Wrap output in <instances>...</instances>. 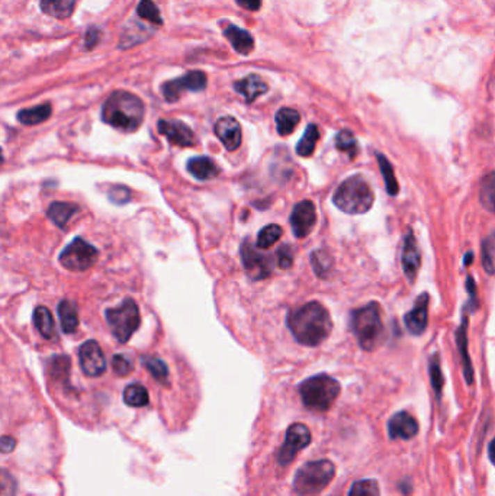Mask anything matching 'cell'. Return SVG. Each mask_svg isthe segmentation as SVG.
Segmentation results:
<instances>
[{"label":"cell","mask_w":495,"mask_h":496,"mask_svg":"<svg viewBox=\"0 0 495 496\" xmlns=\"http://www.w3.org/2000/svg\"><path fill=\"white\" fill-rule=\"evenodd\" d=\"M288 326L296 341L308 347H316L332 333L333 322L328 311L321 304L309 302L289 313Z\"/></svg>","instance_id":"1"},{"label":"cell","mask_w":495,"mask_h":496,"mask_svg":"<svg viewBox=\"0 0 495 496\" xmlns=\"http://www.w3.org/2000/svg\"><path fill=\"white\" fill-rule=\"evenodd\" d=\"M145 108L141 99L125 90L113 92L102 106V121L122 132H134L143 124Z\"/></svg>","instance_id":"2"},{"label":"cell","mask_w":495,"mask_h":496,"mask_svg":"<svg viewBox=\"0 0 495 496\" xmlns=\"http://www.w3.org/2000/svg\"><path fill=\"white\" fill-rule=\"evenodd\" d=\"M373 201L375 196L371 185L360 176L344 180L333 196L334 205L350 215L366 213L372 208Z\"/></svg>","instance_id":"3"},{"label":"cell","mask_w":495,"mask_h":496,"mask_svg":"<svg viewBox=\"0 0 495 496\" xmlns=\"http://www.w3.org/2000/svg\"><path fill=\"white\" fill-rule=\"evenodd\" d=\"M336 466L330 460H314L302 465L293 477V490L301 496L321 493L334 479Z\"/></svg>","instance_id":"4"},{"label":"cell","mask_w":495,"mask_h":496,"mask_svg":"<svg viewBox=\"0 0 495 496\" xmlns=\"http://www.w3.org/2000/svg\"><path fill=\"white\" fill-rule=\"evenodd\" d=\"M340 383L327 374H317L307 379L300 386L304 405L316 412H325L336 402L340 395Z\"/></svg>","instance_id":"5"},{"label":"cell","mask_w":495,"mask_h":496,"mask_svg":"<svg viewBox=\"0 0 495 496\" xmlns=\"http://www.w3.org/2000/svg\"><path fill=\"white\" fill-rule=\"evenodd\" d=\"M353 333L363 350H373L384 336V324L376 304H369L352 313Z\"/></svg>","instance_id":"6"},{"label":"cell","mask_w":495,"mask_h":496,"mask_svg":"<svg viewBox=\"0 0 495 496\" xmlns=\"http://www.w3.org/2000/svg\"><path fill=\"white\" fill-rule=\"evenodd\" d=\"M105 317L113 338L121 344L131 340L141 322L138 306L133 299H125L118 308L106 309Z\"/></svg>","instance_id":"7"},{"label":"cell","mask_w":495,"mask_h":496,"mask_svg":"<svg viewBox=\"0 0 495 496\" xmlns=\"http://www.w3.org/2000/svg\"><path fill=\"white\" fill-rule=\"evenodd\" d=\"M97 257V248L77 237L64 248L58 260L64 269L70 272H85L93 266Z\"/></svg>","instance_id":"8"},{"label":"cell","mask_w":495,"mask_h":496,"mask_svg":"<svg viewBox=\"0 0 495 496\" xmlns=\"http://www.w3.org/2000/svg\"><path fill=\"white\" fill-rule=\"evenodd\" d=\"M309 443H311L309 428L300 422L292 424L288 428V431L285 434V441L279 450L277 461L282 466L289 465V463L293 461L296 454H298L302 449H305Z\"/></svg>","instance_id":"9"},{"label":"cell","mask_w":495,"mask_h":496,"mask_svg":"<svg viewBox=\"0 0 495 496\" xmlns=\"http://www.w3.org/2000/svg\"><path fill=\"white\" fill-rule=\"evenodd\" d=\"M206 74L202 72H190L179 78L166 81L161 86V93L168 102H176L185 92H201L206 88Z\"/></svg>","instance_id":"10"},{"label":"cell","mask_w":495,"mask_h":496,"mask_svg":"<svg viewBox=\"0 0 495 496\" xmlns=\"http://www.w3.org/2000/svg\"><path fill=\"white\" fill-rule=\"evenodd\" d=\"M80 367L89 377H99L106 372V360L102 353L101 345L95 340L86 341L79 350Z\"/></svg>","instance_id":"11"},{"label":"cell","mask_w":495,"mask_h":496,"mask_svg":"<svg viewBox=\"0 0 495 496\" xmlns=\"http://www.w3.org/2000/svg\"><path fill=\"white\" fill-rule=\"evenodd\" d=\"M241 258L243 266L253 280H261L270 276L272 272V260L266 256H263L254 250V247L245 241L241 245Z\"/></svg>","instance_id":"12"},{"label":"cell","mask_w":495,"mask_h":496,"mask_svg":"<svg viewBox=\"0 0 495 496\" xmlns=\"http://www.w3.org/2000/svg\"><path fill=\"white\" fill-rule=\"evenodd\" d=\"M291 225L296 238H305L317 222L316 206L311 201H302L296 204L291 213Z\"/></svg>","instance_id":"13"},{"label":"cell","mask_w":495,"mask_h":496,"mask_svg":"<svg viewBox=\"0 0 495 496\" xmlns=\"http://www.w3.org/2000/svg\"><path fill=\"white\" fill-rule=\"evenodd\" d=\"M159 132L166 137L170 144L179 147H193L196 142L193 131L181 121L177 119H160Z\"/></svg>","instance_id":"14"},{"label":"cell","mask_w":495,"mask_h":496,"mask_svg":"<svg viewBox=\"0 0 495 496\" xmlns=\"http://www.w3.org/2000/svg\"><path fill=\"white\" fill-rule=\"evenodd\" d=\"M388 434L392 440H411L419 434V422L408 412H398L388 422Z\"/></svg>","instance_id":"15"},{"label":"cell","mask_w":495,"mask_h":496,"mask_svg":"<svg viewBox=\"0 0 495 496\" xmlns=\"http://www.w3.org/2000/svg\"><path fill=\"white\" fill-rule=\"evenodd\" d=\"M216 134L228 151H236L241 144V126L233 117H222L216 124Z\"/></svg>","instance_id":"16"},{"label":"cell","mask_w":495,"mask_h":496,"mask_svg":"<svg viewBox=\"0 0 495 496\" xmlns=\"http://www.w3.org/2000/svg\"><path fill=\"white\" fill-rule=\"evenodd\" d=\"M421 266V253L414 234H408L403 247V269L409 282H414Z\"/></svg>","instance_id":"17"},{"label":"cell","mask_w":495,"mask_h":496,"mask_svg":"<svg viewBox=\"0 0 495 496\" xmlns=\"http://www.w3.org/2000/svg\"><path fill=\"white\" fill-rule=\"evenodd\" d=\"M404 322L411 334L420 336L424 333L427 328V324H428V295L427 293H421V296L416 302V308L411 309L407 313L404 318Z\"/></svg>","instance_id":"18"},{"label":"cell","mask_w":495,"mask_h":496,"mask_svg":"<svg viewBox=\"0 0 495 496\" xmlns=\"http://www.w3.org/2000/svg\"><path fill=\"white\" fill-rule=\"evenodd\" d=\"M234 89L237 93H240L245 99L247 104H252L256 101L259 96L265 94L269 88L260 76L250 74V76L241 78L240 81L234 83Z\"/></svg>","instance_id":"19"},{"label":"cell","mask_w":495,"mask_h":496,"mask_svg":"<svg viewBox=\"0 0 495 496\" xmlns=\"http://www.w3.org/2000/svg\"><path fill=\"white\" fill-rule=\"evenodd\" d=\"M186 169L190 176H193L197 180H209L217 177L220 174L218 165L216 161L211 160L209 157H192L188 160Z\"/></svg>","instance_id":"20"},{"label":"cell","mask_w":495,"mask_h":496,"mask_svg":"<svg viewBox=\"0 0 495 496\" xmlns=\"http://www.w3.org/2000/svg\"><path fill=\"white\" fill-rule=\"evenodd\" d=\"M225 37L227 40L233 45V48L238 54L247 56L253 51L254 48V40L253 37L247 32L245 29H241L236 25H229L225 29Z\"/></svg>","instance_id":"21"},{"label":"cell","mask_w":495,"mask_h":496,"mask_svg":"<svg viewBox=\"0 0 495 496\" xmlns=\"http://www.w3.org/2000/svg\"><path fill=\"white\" fill-rule=\"evenodd\" d=\"M34 325L37 326L38 333L45 338V340H56L57 338V331H56V322L51 315L49 309L45 306H37L34 311Z\"/></svg>","instance_id":"22"},{"label":"cell","mask_w":495,"mask_h":496,"mask_svg":"<svg viewBox=\"0 0 495 496\" xmlns=\"http://www.w3.org/2000/svg\"><path fill=\"white\" fill-rule=\"evenodd\" d=\"M79 210V206L69 202H54L48 208V218L51 220L57 226L64 228L67 222L73 218V215Z\"/></svg>","instance_id":"23"},{"label":"cell","mask_w":495,"mask_h":496,"mask_svg":"<svg viewBox=\"0 0 495 496\" xmlns=\"http://www.w3.org/2000/svg\"><path fill=\"white\" fill-rule=\"evenodd\" d=\"M276 129L279 132V135L286 137L295 131L296 125L300 124V113L298 110L291 109V108H282L279 109L276 113Z\"/></svg>","instance_id":"24"},{"label":"cell","mask_w":495,"mask_h":496,"mask_svg":"<svg viewBox=\"0 0 495 496\" xmlns=\"http://www.w3.org/2000/svg\"><path fill=\"white\" fill-rule=\"evenodd\" d=\"M57 311H58L61 329L65 334H73L79 326V315H77L76 305L70 301H61L58 304Z\"/></svg>","instance_id":"25"},{"label":"cell","mask_w":495,"mask_h":496,"mask_svg":"<svg viewBox=\"0 0 495 496\" xmlns=\"http://www.w3.org/2000/svg\"><path fill=\"white\" fill-rule=\"evenodd\" d=\"M76 6V0H41V9L53 18H70Z\"/></svg>","instance_id":"26"},{"label":"cell","mask_w":495,"mask_h":496,"mask_svg":"<svg viewBox=\"0 0 495 496\" xmlns=\"http://www.w3.org/2000/svg\"><path fill=\"white\" fill-rule=\"evenodd\" d=\"M466 326H468V318L464 317V321H462V325L457 331V347H459V352L462 356V361H464V373L466 377V382H468V385H472L473 383V369H472L471 358L468 356Z\"/></svg>","instance_id":"27"},{"label":"cell","mask_w":495,"mask_h":496,"mask_svg":"<svg viewBox=\"0 0 495 496\" xmlns=\"http://www.w3.org/2000/svg\"><path fill=\"white\" fill-rule=\"evenodd\" d=\"M53 108L49 104H42L40 106L35 108H29V109H22L18 113V121L24 125H38L44 121H47L49 117H51Z\"/></svg>","instance_id":"28"},{"label":"cell","mask_w":495,"mask_h":496,"mask_svg":"<svg viewBox=\"0 0 495 496\" xmlns=\"http://www.w3.org/2000/svg\"><path fill=\"white\" fill-rule=\"evenodd\" d=\"M124 402L131 408H143L150 402V396L143 385L131 383L124 390Z\"/></svg>","instance_id":"29"},{"label":"cell","mask_w":495,"mask_h":496,"mask_svg":"<svg viewBox=\"0 0 495 496\" xmlns=\"http://www.w3.org/2000/svg\"><path fill=\"white\" fill-rule=\"evenodd\" d=\"M318 138H320V131H318L317 125H314V124L308 125L305 129L304 137L300 140L298 145H296V153H298V156H301V157L312 156V153H314V150H316V145L318 142Z\"/></svg>","instance_id":"30"},{"label":"cell","mask_w":495,"mask_h":496,"mask_svg":"<svg viewBox=\"0 0 495 496\" xmlns=\"http://www.w3.org/2000/svg\"><path fill=\"white\" fill-rule=\"evenodd\" d=\"M480 201L487 210L495 213V173H489L481 180Z\"/></svg>","instance_id":"31"},{"label":"cell","mask_w":495,"mask_h":496,"mask_svg":"<svg viewBox=\"0 0 495 496\" xmlns=\"http://www.w3.org/2000/svg\"><path fill=\"white\" fill-rule=\"evenodd\" d=\"M282 234H284L282 228L276 224H270L260 231L257 235L256 245L257 248H260V250H268V248H270L280 240Z\"/></svg>","instance_id":"32"},{"label":"cell","mask_w":495,"mask_h":496,"mask_svg":"<svg viewBox=\"0 0 495 496\" xmlns=\"http://www.w3.org/2000/svg\"><path fill=\"white\" fill-rule=\"evenodd\" d=\"M376 158H378L379 167H381V172H382L384 180H385V188H387V192H388L391 196H395V195L398 193L400 186H398L397 177H395V173H393V169H392V164H391V163H389V160H387L382 154H378V156H376Z\"/></svg>","instance_id":"33"},{"label":"cell","mask_w":495,"mask_h":496,"mask_svg":"<svg viewBox=\"0 0 495 496\" xmlns=\"http://www.w3.org/2000/svg\"><path fill=\"white\" fill-rule=\"evenodd\" d=\"M143 365L144 367L153 374V377L156 380H159L160 383H166L169 379V369L166 366V363L163 360L157 358V357H152V356H145L143 357Z\"/></svg>","instance_id":"34"},{"label":"cell","mask_w":495,"mask_h":496,"mask_svg":"<svg viewBox=\"0 0 495 496\" xmlns=\"http://www.w3.org/2000/svg\"><path fill=\"white\" fill-rule=\"evenodd\" d=\"M336 147L341 153H346L350 158H355L359 151V144L356 137L350 131H340L336 137Z\"/></svg>","instance_id":"35"},{"label":"cell","mask_w":495,"mask_h":496,"mask_svg":"<svg viewBox=\"0 0 495 496\" xmlns=\"http://www.w3.org/2000/svg\"><path fill=\"white\" fill-rule=\"evenodd\" d=\"M348 496H381V489L373 479H362L352 485Z\"/></svg>","instance_id":"36"},{"label":"cell","mask_w":495,"mask_h":496,"mask_svg":"<svg viewBox=\"0 0 495 496\" xmlns=\"http://www.w3.org/2000/svg\"><path fill=\"white\" fill-rule=\"evenodd\" d=\"M482 264L488 274H495V233L482 241Z\"/></svg>","instance_id":"37"},{"label":"cell","mask_w":495,"mask_h":496,"mask_svg":"<svg viewBox=\"0 0 495 496\" xmlns=\"http://www.w3.org/2000/svg\"><path fill=\"white\" fill-rule=\"evenodd\" d=\"M137 15L141 19H145L148 22H152L154 25H161L163 19L160 16V12L156 6L153 0H141L138 8H137Z\"/></svg>","instance_id":"38"},{"label":"cell","mask_w":495,"mask_h":496,"mask_svg":"<svg viewBox=\"0 0 495 496\" xmlns=\"http://www.w3.org/2000/svg\"><path fill=\"white\" fill-rule=\"evenodd\" d=\"M311 260H312V267H314L318 276L325 277L330 273V270H332V258L328 257L327 253L324 251L312 253Z\"/></svg>","instance_id":"39"},{"label":"cell","mask_w":495,"mask_h":496,"mask_svg":"<svg viewBox=\"0 0 495 496\" xmlns=\"http://www.w3.org/2000/svg\"><path fill=\"white\" fill-rule=\"evenodd\" d=\"M430 377H432V385L435 392L437 393V396H440L443 385H444V377L441 373V367H440V358L437 354H435L430 360Z\"/></svg>","instance_id":"40"},{"label":"cell","mask_w":495,"mask_h":496,"mask_svg":"<svg viewBox=\"0 0 495 496\" xmlns=\"http://www.w3.org/2000/svg\"><path fill=\"white\" fill-rule=\"evenodd\" d=\"M112 369L120 377H125L129 373H133L134 365L122 354H117L112 357Z\"/></svg>","instance_id":"41"},{"label":"cell","mask_w":495,"mask_h":496,"mask_svg":"<svg viewBox=\"0 0 495 496\" xmlns=\"http://www.w3.org/2000/svg\"><path fill=\"white\" fill-rule=\"evenodd\" d=\"M276 256H277V264H279L280 269H289L292 266L293 254H292L291 247L284 245L282 248H279Z\"/></svg>","instance_id":"42"},{"label":"cell","mask_w":495,"mask_h":496,"mask_svg":"<svg viewBox=\"0 0 495 496\" xmlns=\"http://www.w3.org/2000/svg\"><path fill=\"white\" fill-rule=\"evenodd\" d=\"M129 196H131V190L127 189L125 186L112 188L109 192V199L113 204H127L129 201Z\"/></svg>","instance_id":"43"},{"label":"cell","mask_w":495,"mask_h":496,"mask_svg":"<svg viewBox=\"0 0 495 496\" xmlns=\"http://www.w3.org/2000/svg\"><path fill=\"white\" fill-rule=\"evenodd\" d=\"M237 3L250 12H257L261 6V0H237Z\"/></svg>","instance_id":"44"},{"label":"cell","mask_w":495,"mask_h":496,"mask_svg":"<svg viewBox=\"0 0 495 496\" xmlns=\"http://www.w3.org/2000/svg\"><path fill=\"white\" fill-rule=\"evenodd\" d=\"M99 38H101V32H99L97 29H90V31L88 32V34H86V40H85L86 47H88L89 49L93 48V47L99 42Z\"/></svg>","instance_id":"45"},{"label":"cell","mask_w":495,"mask_h":496,"mask_svg":"<svg viewBox=\"0 0 495 496\" xmlns=\"http://www.w3.org/2000/svg\"><path fill=\"white\" fill-rule=\"evenodd\" d=\"M488 456H489V460L494 463L495 465V438L489 443V447H488Z\"/></svg>","instance_id":"46"}]
</instances>
